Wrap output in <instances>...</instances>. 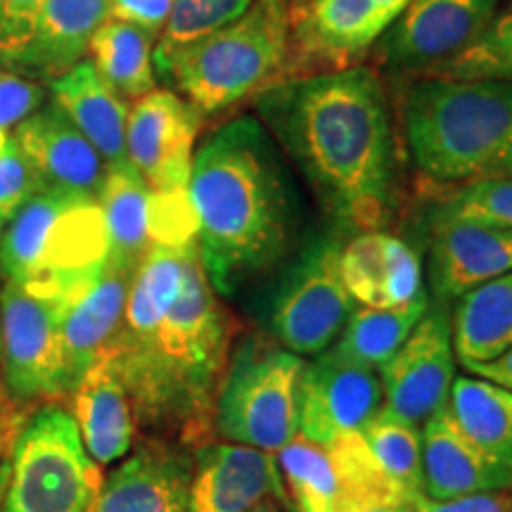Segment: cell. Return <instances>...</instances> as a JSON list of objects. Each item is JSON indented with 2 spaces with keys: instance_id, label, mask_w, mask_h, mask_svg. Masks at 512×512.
I'll list each match as a JSON object with an SVG mask.
<instances>
[{
  "instance_id": "7c38bea8",
  "label": "cell",
  "mask_w": 512,
  "mask_h": 512,
  "mask_svg": "<svg viewBox=\"0 0 512 512\" xmlns=\"http://www.w3.org/2000/svg\"><path fill=\"white\" fill-rule=\"evenodd\" d=\"M501 0H411L373 48L392 72L425 74L470 48L498 15Z\"/></svg>"
},
{
  "instance_id": "e575fe53",
  "label": "cell",
  "mask_w": 512,
  "mask_h": 512,
  "mask_svg": "<svg viewBox=\"0 0 512 512\" xmlns=\"http://www.w3.org/2000/svg\"><path fill=\"white\" fill-rule=\"evenodd\" d=\"M252 3L254 0H174L157 48L152 50V64L159 67L190 43L228 27L245 15Z\"/></svg>"
},
{
  "instance_id": "681fc988",
  "label": "cell",
  "mask_w": 512,
  "mask_h": 512,
  "mask_svg": "<svg viewBox=\"0 0 512 512\" xmlns=\"http://www.w3.org/2000/svg\"><path fill=\"white\" fill-rule=\"evenodd\" d=\"M0 283H3V275H0Z\"/></svg>"
},
{
  "instance_id": "9c48e42d",
  "label": "cell",
  "mask_w": 512,
  "mask_h": 512,
  "mask_svg": "<svg viewBox=\"0 0 512 512\" xmlns=\"http://www.w3.org/2000/svg\"><path fill=\"white\" fill-rule=\"evenodd\" d=\"M342 247L318 238L304 247L280 280L271 302V332L297 356L330 349L351 316V294L339 271Z\"/></svg>"
},
{
  "instance_id": "d6986e66",
  "label": "cell",
  "mask_w": 512,
  "mask_h": 512,
  "mask_svg": "<svg viewBox=\"0 0 512 512\" xmlns=\"http://www.w3.org/2000/svg\"><path fill=\"white\" fill-rule=\"evenodd\" d=\"M512 271V228L434 221L430 283L437 304L463 297L477 285Z\"/></svg>"
},
{
  "instance_id": "4fadbf2b",
  "label": "cell",
  "mask_w": 512,
  "mask_h": 512,
  "mask_svg": "<svg viewBox=\"0 0 512 512\" xmlns=\"http://www.w3.org/2000/svg\"><path fill=\"white\" fill-rule=\"evenodd\" d=\"M384 408L396 418L422 427L446 406L456 380L451 316L434 304L415 325L401 349L380 370Z\"/></svg>"
},
{
  "instance_id": "f35d334b",
  "label": "cell",
  "mask_w": 512,
  "mask_h": 512,
  "mask_svg": "<svg viewBox=\"0 0 512 512\" xmlns=\"http://www.w3.org/2000/svg\"><path fill=\"white\" fill-rule=\"evenodd\" d=\"M46 0H0V69H12L34 36Z\"/></svg>"
},
{
  "instance_id": "8fae6325",
  "label": "cell",
  "mask_w": 512,
  "mask_h": 512,
  "mask_svg": "<svg viewBox=\"0 0 512 512\" xmlns=\"http://www.w3.org/2000/svg\"><path fill=\"white\" fill-rule=\"evenodd\" d=\"M411 0H311L290 8V79L356 67Z\"/></svg>"
},
{
  "instance_id": "ee69618b",
  "label": "cell",
  "mask_w": 512,
  "mask_h": 512,
  "mask_svg": "<svg viewBox=\"0 0 512 512\" xmlns=\"http://www.w3.org/2000/svg\"><path fill=\"white\" fill-rule=\"evenodd\" d=\"M361 512H413L408 503H384V505H373V508H366Z\"/></svg>"
},
{
  "instance_id": "6da1fadb",
  "label": "cell",
  "mask_w": 512,
  "mask_h": 512,
  "mask_svg": "<svg viewBox=\"0 0 512 512\" xmlns=\"http://www.w3.org/2000/svg\"><path fill=\"white\" fill-rule=\"evenodd\" d=\"M256 119L294 159L344 228L377 230L396 202V136L387 93L373 69L287 79L261 93Z\"/></svg>"
},
{
  "instance_id": "74e56055",
  "label": "cell",
  "mask_w": 512,
  "mask_h": 512,
  "mask_svg": "<svg viewBox=\"0 0 512 512\" xmlns=\"http://www.w3.org/2000/svg\"><path fill=\"white\" fill-rule=\"evenodd\" d=\"M48 102V86L0 69V145Z\"/></svg>"
},
{
  "instance_id": "7bdbcfd3",
  "label": "cell",
  "mask_w": 512,
  "mask_h": 512,
  "mask_svg": "<svg viewBox=\"0 0 512 512\" xmlns=\"http://www.w3.org/2000/svg\"><path fill=\"white\" fill-rule=\"evenodd\" d=\"M465 368L470 370L472 375H477L479 380L494 382V384H498V387L512 392V349H508L501 356H496L494 361L467 363Z\"/></svg>"
},
{
  "instance_id": "d4e9b609",
  "label": "cell",
  "mask_w": 512,
  "mask_h": 512,
  "mask_svg": "<svg viewBox=\"0 0 512 512\" xmlns=\"http://www.w3.org/2000/svg\"><path fill=\"white\" fill-rule=\"evenodd\" d=\"M422 496L432 501L512 489L510 479L475 451L446 408L422 425Z\"/></svg>"
},
{
  "instance_id": "9a60e30c",
  "label": "cell",
  "mask_w": 512,
  "mask_h": 512,
  "mask_svg": "<svg viewBox=\"0 0 512 512\" xmlns=\"http://www.w3.org/2000/svg\"><path fill=\"white\" fill-rule=\"evenodd\" d=\"M382 380L377 370L325 349L304 363L299 380V434L318 446L361 427L382 408Z\"/></svg>"
},
{
  "instance_id": "1f68e13d",
  "label": "cell",
  "mask_w": 512,
  "mask_h": 512,
  "mask_svg": "<svg viewBox=\"0 0 512 512\" xmlns=\"http://www.w3.org/2000/svg\"><path fill=\"white\" fill-rule=\"evenodd\" d=\"M294 512H339V482L330 453L297 434L278 451Z\"/></svg>"
},
{
  "instance_id": "bcb514c9",
  "label": "cell",
  "mask_w": 512,
  "mask_h": 512,
  "mask_svg": "<svg viewBox=\"0 0 512 512\" xmlns=\"http://www.w3.org/2000/svg\"><path fill=\"white\" fill-rule=\"evenodd\" d=\"M8 394H5V377H3V330H0V406L8 403Z\"/></svg>"
},
{
  "instance_id": "8992f818",
  "label": "cell",
  "mask_w": 512,
  "mask_h": 512,
  "mask_svg": "<svg viewBox=\"0 0 512 512\" xmlns=\"http://www.w3.org/2000/svg\"><path fill=\"white\" fill-rule=\"evenodd\" d=\"M105 219L91 195L41 190L0 233V275L41 299L72 304L107 264Z\"/></svg>"
},
{
  "instance_id": "ab89813d",
  "label": "cell",
  "mask_w": 512,
  "mask_h": 512,
  "mask_svg": "<svg viewBox=\"0 0 512 512\" xmlns=\"http://www.w3.org/2000/svg\"><path fill=\"white\" fill-rule=\"evenodd\" d=\"M413 512H512V489L482 491L451 498V501H432L427 496H415L411 501Z\"/></svg>"
},
{
  "instance_id": "52a82bcc",
  "label": "cell",
  "mask_w": 512,
  "mask_h": 512,
  "mask_svg": "<svg viewBox=\"0 0 512 512\" xmlns=\"http://www.w3.org/2000/svg\"><path fill=\"white\" fill-rule=\"evenodd\" d=\"M100 484V465L88 456L67 406L41 403L12 444L0 512H88Z\"/></svg>"
},
{
  "instance_id": "ffe728a7",
  "label": "cell",
  "mask_w": 512,
  "mask_h": 512,
  "mask_svg": "<svg viewBox=\"0 0 512 512\" xmlns=\"http://www.w3.org/2000/svg\"><path fill=\"white\" fill-rule=\"evenodd\" d=\"M133 273L107 261L93 283L76 294L62 318L64 389L79 384L98 358L110 351L121 328ZM64 401V399H62Z\"/></svg>"
},
{
  "instance_id": "d590c367",
  "label": "cell",
  "mask_w": 512,
  "mask_h": 512,
  "mask_svg": "<svg viewBox=\"0 0 512 512\" xmlns=\"http://www.w3.org/2000/svg\"><path fill=\"white\" fill-rule=\"evenodd\" d=\"M434 221H463L512 228V176L463 183L441 197Z\"/></svg>"
},
{
  "instance_id": "7dc6e473",
  "label": "cell",
  "mask_w": 512,
  "mask_h": 512,
  "mask_svg": "<svg viewBox=\"0 0 512 512\" xmlns=\"http://www.w3.org/2000/svg\"><path fill=\"white\" fill-rule=\"evenodd\" d=\"M249 512H280V510H278V505H275V501H271V498H268V501L259 503V505H256V508H252Z\"/></svg>"
},
{
  "instance_id": "4dcf8cb0",
  "label": "cell",
  "mask_w": 512,
  "mask_h": 512,
  "mask_svg": "<svg viewBox=\"0 0 512 512\" xmlns=\"http://www.w3.org/2000/svg\"><path fill=\"white\" fill-rule=\"evenodd\" d=\"M339 482V512H361L373 505L408 503L399 486L384 475L361 432H351L325 446ZM411 505V503H408Z\"/></svg>"
},
{
  "instance_id": "8d00e7d4",
  "label": "cell",
  "mask_w": 512,
  "mask_h": 512,
  "mask_svg": "<svg viewBox=\"0 0 512 512\" xmlns=\"http://www.w3.org/2000/svg\"><path fill=\"white\" fill-rule=\"evenodd\" d=\"M41 190L43 185L36 171L10 136L0 145V233L12 221V216Z\"/></svg>"
},
{
  "instance_id": "f546056e",
  "label": "cell",
  "mask_w": 512,
  "mask_h": 512,
  "mask_svg": "<svg viewBox=\"0 0 512 512\" xmlns=\"http://www.w3.org/2000/svg\"><path fill=\"white\" fill-rule=\"evenodd\" d=\"M427 309H430V297L425 290L408 304L392 306V309L363 306L351 313L332 349L358 366L380 373L389 358L401 349V344L406 342Z\"/></svg>"
},
{
  "instance_id": "5b68a950",
  "label": "cell",
  "mask_w": 512,
  "mask_h": 512,
  "mask_svg": "<svg viewBox=\"0 0 512 512\" xmlns=\"http://www.w3.org/2000/svg\"><path fill=\"white\" fill-rule=\"evenodd\" d=\"M157 81L216 117L290 79V8L254 0L235 22L190 43L155 67Z\"/></svg>"
},
{
  "instance_id": "3957f363",
  "label": "cell",
  "mask_w": 512,
  "mask_h": 512,
  "mask_svg": "<svg viewBox=\"0 0 512 512\" xmlns=\"http://www.w3.org/2000/svg\"><path fill=\"white\" fill-rule=\"evenodd\" d=\"M188 195L197 254L214 292L233 297L283 259L292 233L290 185L280 147L259 119L242 114L204 138Z\"/></svg>"
},
{
  "instance_id": "484cf974",
  "label": "cell",
  "mask_w": 512,
  "mask_h": 512,
  "mask_svg": "<svg viewBox=\"0 0 512 512\" xmlns=\"http://www.w3.org/2000/svg\"><path fill=\"white\" fill-rule=\"evenodd\" d=\"M95 200L105 219L107 245H110L107 261L128 273H136L143 256L155 247L152 245V190L126 159L121 164L107 166L105 181Z\"/></svg>"
},
{
  "instance_id": "60d3db41",
  "label": "cell",
  "mask_w": 512,
  "mask_h": 512,
  "mask_svg": "<svg viewBox=\"0 0 512 512\" xmlns=\"http://www.w3.org/2000/svg\"><path fill=\"white\" fill-rule=\"evenodd\" d=\"M174 8V0H110V17L159 34Z\"/></svg>"
},
{
  "instance_id": "ac0fdd59",
  "label": "cell",
  "mask_w": 512,
  "mask_h": 512,
  "mask_svg": "<svg viewBox=\"0 0 512 512\" xmlns=\"http://www.w3.org/2000/svg\"><path fill=\"white\" fill-rule=\"evenodd\" d=\"M12 138L36 171L43 190L98 197L107 174L105 159L50 98L15 128Z\"/></svg>"
},
{
  "instance_id": "5bb4252c",
  "label": "cell",
  "mask_w": 512,
  "mask_h": 512,
  "mask_svg": "<svg viewBox=\"0 0 512 512\" xmlns=\"http://www.w3.org/2000/svg\"><path fill=\"white\" fill-rule=\"evenodd\" d=\"M204 117L174 91H152L128 110L126 159L152 192H188Z\"/></svg>"
},
{
  "instance_id": "e0dca14e",
  "label": "cell",
  "mask_w": 512,
  "mask_h": 512,
  "mask_svg": "<svg viewBox=\"0 0 512 512\" xmlns=\"http://www.w3.org/2000/svg\"><path fill=\"white\" fill-rule=\"evenodd\" d=\"M192 451L176 441L147 437L100 491L88 512H188Z\"/></svg>"
},
{
  "instance_id": "f1b7e54d",
  "label": "cell",
  "mask_w": 512,
  "mask_h": 512,
  "mask_svg": "<svg viewBox=\"0 0 512 512\" xmlns=\"http://www.w3.org/2000/svg\"><path fill=\"white\" fill-rule=\"evenodd\" d=\"M155 34L136 24L107 19L88 46L93 67L124 100H140L157 88L152 64Z\"/></svg>"
},
{
  "instance_id": "c3c4849f",
  "label": "cell",
  "mask_w": 512,
  "mask_h": 512,
  "mask_svg": "<svg viewBox=\"0 0 512 512\" xmlns=\"http://www.w3.org/2000/svg\"><path fill=\"white\" fill-rule=\"evenodd\" d=\"M290 3H292V8H294V5H306V3H311V0H290Z\"/></svg>"
},
{
  "instance_id": "7a4b0ae2",
  "label": "cell",
  "mask_w": 512,
  "mask_h": 512,
  "mask_svg": "<svg viewBox=\"0 0 512 512\" xmlns=\"http://www.w3.org/2000/svg\"><path fill=\"white\" fill-rule=\"evenodd\" d=\"M235 325L216 299L197 247L185 259L174 304L145 330H119L110 351L136 425L190 451L209 444Z\"/></svg>"
},
{
  "instance_id": "f6af8a7d",
  "label": "cell",
  "mask_w": 512,
  "mask_h": 512,
  "mask_svg": "<svg viewBox=\"0 0 512 512\" xmlns=\"http://www.w3.org/2000/svg\"><path fill=\"white\" fill-rule=\"evenodd\" d=\"M8 477H10V456L0 463V505H3V496H5V486H8Z\"/></svg>"
},
{
  "instance_id": "2e32d148",
  "label": "cell",
  "mask_w": 512,
  "mask_h": 512,
  "mask_svg": "<svg viewBox=\"0 0 512 512\" xmlns=\"http://www.w3.org/2000/svg\"><path fill=\"white\" fill-rule=\"evenodd\" d=\"M268 498L290 503L271 453L214 441L192 451L188 512H249Z\"/></svg>"
},
{
  "instance_id": "836d02e7",
  "label": "cell",
  "mask_w": 512,
  "mask_h": 512,
  "mask_svg": "<svg viewBox=\"0 0 512 512\" xmlns=\"http://www.w3.org/2000/svg\"><path fill=\"white\" fill-rule=\"evenodd\" d=\"M425 76L458 81H510L512 83V8L498 12L491 27L451 60L434 64Z\"/></svg>"
},
{
  "instance_id": "83f0119b",
  "label": "cell",
  "mask_w": 512,
  "mask_h": 512,
  "mask_svg": "<svg viewBox=\"0 0 512 512\" xmlns=\"http://www.w3.org/2000/svg\"><path fill=\"white\" fill-rule=\"evenodd\" d=\"M453 354L463 366L512 349V271L458 297L451 313Z\"/></svg>"
},
{
  "instance_id": "30bf717a",
  "label": "cell",
  "mask_w": 512,
  "mask_h": 512,
  "mask_svg": "<svg viewBox=\"0 0 512 512\" xmlns=\"http://www.w3.org/2000/svg\"><path fill=\"white\" fill-rule=\"evenodd\" d=\"M64 311V304L36 297L10 280L0 283L5 394L15 406L36 408L67 396L62 358Z\"/></svg>"
},
{
  "instance_id": "cb8c5ba5",
  "label": "cell",
  "mask_w": 512,
  "mask_h": 512,
  "mask_svg": "<svg viewBox=\"0 0 512 512\" xmlns=\"http://www.w3.org/2000/svg\"><path fill=\"white\" fill-rule=\"evenodd\" d=\"M48 98L91 140L107 166L126 162L128 105L98 74L91 60H83L48 83Z\"/></svg>"
},
{
  "instance_id": "44dd1931",
  "label": "cell",
  "mask_w": 512,
  "mask_h": 512,
  "mask_svg": "<svg viewBox=\"0 0 512 512\" xmlns=\"http://www.w3.org/2000/svg\"><path fill=\"white\" fill-rule=\"evenodd\" d=\"M339 271L351 299L370 309L408 304L422 292L418 252L382 230L351 238L339 252Z\"/></svg>"
},
{
  "instance_id": "7402d4cb",
  "label": "cell",
  "mask_w": 512,
  "mask_h": 512,
  "mask_svg": "<svg viewBox=\"0 0 512 512\" xmlns=\"http://www.w3.org/2000/svg\"><path fill=\"white\" fill-rule=\"evenodd\" d=\"M62 403L72 413L83 446L95 463L112 465L128 456L138 425L131 396L110 354H102L93 363Z\"/></svg>"
},
{
  "instance_id": "277c9868",
  "label": "cell",
  "mask_w": 512,
  "mask_h": 512,
  "mask_svg": "<svg viewBox=\"0 0 512 512\" xmlns=\"http://www.w3.org/2000/svg\"><path fill=\"white\" fill-rule=\"evenodd\" d=\"M403 138L432 183L512 176V83L422 76L403 100Z\"/></svg>"
},
{
  "instance_id": "603a6c76",
  "label": "cell",
  "mask_w": 512,
  "mask_h": 512,
  "mask_svg": "<svg viewBox=\"0 0 512 512\" xmlns=\"http://www.w3.org/2000/svg\"><path fill=\"white\" fill-rule=\"evenodd\" d=\"M110 19V0H46L34 36L10 72L48 83L88 55L91 38Z\"/></svg>"
},
{
  "instance_id": "b9f144b4",
  "label": "cell",
  "mask_w": 512,
  "mask_h": 512,
  "mask_svg": "<svg viewBox=\"0 0 512 512\" xmlns=\"http://www.w3.org/2000/svg\"><path fill=\"white\" fill-rule=\"evenodd\" d=\"M31 411H34V408L15 406L12 401L0 406V463L10 456L12 444H15L17 439V432L22 430L24 420L29 418Z\"/></svg>"
},
{
  "instance_id": "d6a6232c",
  "label": "cell",
  "mask_w": 512,
  "mask_h": 512,
  "mask_svg": "<svg viewBox=\"0 0 512 512\" xmlns=\"http://www.w3.org/2000/svg\"><path fill=\"white\" fill-rule=\"evenodd\" d=\"M363 439L380 467L399 491L408 498L422 494V437L420 427L396 418L387 408H380L361 427Z\"/></svg>"
},
{
  "instance_id": "4316f807",
  "label": "cell",
  "mask_w": 512,
  "mask_h": 512,
  "mask_svg": "<svg viewBox=\"0 0 512 512\" xmlns=\"http://www.w3.org/2000/svg\"><path fill=\"white\" fill-rule=\"evenodd\" d=\"M444 408L479 456L512 484V392L494 382L456 377Z\"/></svg>"
},
{
  "instance_id": "ba28073f",
  "label": "cell",
  "mask_w": 512,
  "mask_h": 512,
  "mask_svg": "<svg viewBox=\"0 0 512 512\" xmlns=\"http://www.w3.org/2000/svg\"><path fill=\"white\" fill-rule=\"evenodd\" d=\"M304 361L249 337L230 351L214 408V430L230 444L278 453L299 434V380Z\"/></svg>"
}]
</instances>
